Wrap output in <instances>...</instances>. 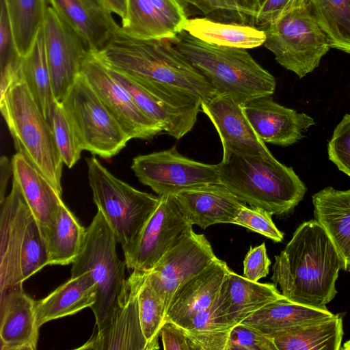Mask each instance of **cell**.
Returning <instances> with one entry per match:
<instances>
[{
  "label": "cell",
  "instance_id": "obj_1",
  "mask_svg": "<svg viewBox=\"0 0 350 350\" xmlns=\"http://www.w3.org/2000/svg\"><path fill=\"white\" fill-rule=\"evenodd\" d=\"M342 261L324 228L316 219L302 223L275 256L271 280L288 299L326 308L336 296Z\"/></svg>",
  "mask_w": 350,
  "mask_h": 350
},
{
  "label": "cell",
  "instance_id": "obj_2",
  "mask_svg": "<svg viewBox=\"0 0 350 350\" xmlns=\"http://www.w3.org/2000/svg\"><path fill=\"white\" fill-rule=\"evenodd\" d=\"M107 67L140 83L178 88L206 100L217 90L168 39L143 40L120 27L102 49L92 53Z\"/></svg>",
  "mask_w": 350,
  "mask_h": 350
},
{
  "label": "cell",
  "instance_id": "obj_3",
  "mask_svg": "<svg viewBox=\"0 0 350 350\" xmlns=\"http://www.w3.org/2000/svg\"><path fill=\"white\" fill-rule=\"evenodd\" d=\"M215 87L244 106L275 90L274 77L263 68L247 49L204 42L183 30L169 40Z\"/></svg>",
  "mask_w": 350,
  "mask_h": 350
},
{
  "label": "cell",
  "instance_id": "obj_4",
  "mask_svg": "<svg viewBox=\"0 0 350 350\" xmlns=\"http://www.w3.org/2000/svg\"><path fill=\"white\" fill-rule=\"evenodd\" d=\"M218 165L219 182L252 207L271 215L290 213L307 191L291 167L269 158L232 154Z\"/></svg>",
  "mask_w": 350,
  "mask_h": 350
},
{
  "label": "cell",
  "instance_id": "obj_5",
  "mask_svg": "<svg viewBox=\"0 0 350 350\" xmlns=\"http://www.w3.org/2000/svg\"><path fill=\"white\" fill-rule=\"evenodd\" d=\"M0 109L13 138L23 154L62 194L63 161L51 126L20 77L1 96Z\"/></svg>",
  "mask_w": 350,
  "mask_h": 350
},
{
  "label": "cell",
  "instance_id": "obj_6",
  "mask_svg": "<svg viewBox=\"0 0 350 350\" xmlns=\"http://www.w3.org/2000/svg\"><path fill=\"white\" fill-rule=\"evenodd\" d=\"M85 160L94 203L126 256L157 208L159 196L137 190L116 178L94 156Z\"/></svg>",
  "mask_w": 350,
  "mask_h": 350
},
{
  "label": "cell",
  "instance_id": "obj_7",
  "mask_svg": "<svg viewBox=\"0 0 350 350\" xmlns=\"http://www.w3.org/2000/svg\"><path fill=\"white\" fill-rule=\"evenodd\" d=\"M116 239L102 213L98 211L86 228L83 248L72 263L71 277L89 271L97 286L93 311L96 328L112 315L126 288L125 261L118 257Z\"/></svg>",
  "mask_w": 350,
  "mask_h": 350
},
{
  "label": "cell",
  "instance_id": "obj_8",
  "mask_svg": "<svg viewBox=\"0 0 350 350\" xmlns=\"http://www.w3.org/2000/svg\"><path fill=\"white\" fill-rule=\"evenodd\" d=\"M264 46L276 62L299 78L312 72L329 51L327 39L307 1L288 10L264 29Z\"/></svg>",
  "mask_w": 350,
  "mask_h": 350
},
{
  "label": "cell",
  "instance_id": "obj_9",
  "mask_svg": "<svg viewBox=\"0 0 350 350\" xmlns=\"http://www.w3.org/2000/svg\"><path fill=\"white\" fill-rule=\"evenodd\" d=\"M61 104L83 150L107 159L131 140L81 74Z\"/></svg>",
  "mask_w": 350,
  "mask_h": 350
},
{
  "label": "cell",
  "instance_id": "obj_10",
  "mask_svg": "<svg viewBox=\"0 0 350 350\" xmlns=\"http://www.w3.org/2000/svg\"><path fill=\"white\" fill-rule=\"evenodd\" d=\"M107 68L111 76L129 92L139 108L161 124L168 135L179 139L193 127L201 109L202 100L199 97L166 85L139 83Z\"/></svg>",
  "mask_w": 350,
  "mask_h": 350
},
{
  "label": "cell",
  "instance_id": "obj_11",
  "mask_svg": "<svg viewBox=\"0 0 350 350\" xmlns=\"http://www.w3.org/2000/svg\"><path fill=\"white\" fill-rule=\"evenodd\" d=\"M131 170L137 179L159 196L175 195L193 188L219 183L218 165L201 163L170 149L140 154L133 159Z\"/></svg>",
  "mask_w": 350,
  "mask_h": 350
},
{
  "label": "cell",
  "instance_id": "obj_12",
  "mask_svg": "<svg viewBox=\"0 0 350 350\" xmlns=\"http://www.w3.org/2000/svg\"><path fill=\"white\" fill-rule=\"evenodd\" d=\"M159 202L143 228L131 251L124 256L128 269L150 271L175 246L193 224L173 194L159 196Z\"/></svg>",
  "mask_w": 350,
  "mask_h": 350
},
{
  "label": "cell",
  "instance_id": "obj_13",
  "mask_svg": "<svg viewBox=\"0 0 350 350\" xmlns=\"http://www.w3.org/2000/svg\"><path fill=\"white\" fill-rule=\"evenodd\" d=\"M81 74L130 139H150L164 131L139 108L129 92L92 53H88Z\"/></svg>",
  "mask_w": 350,
  "mask_h": 350
},
{
  "label": "cell",
  "instance_id": "obj_14",
  "mask_svg": "<svg viewBox=\"0 0 350 350\" xmlns=\"http://www.w3.org/2000/svg\"><path fill=\"white\" fill-rule=\"evenodd\" d=\"M43 33L55 98L62 103L81 75L89 51L81 38L52 7L47 8Z\"/></svg>",
  "mask_w": 350,
  "mask_h": 350
},
{
  "label": "cell",
  "instance_id": "obj_15",
  "mask_svg": "<svg viewBox=\"0 0 350 350\" xmlns=\"http://www.w3.org/2000/svg\"><path fill=\"white\" fill-rule=\"evenodd\" d=\"M216 258L205 236L191 229L146 272L150 284L163 299L166 311L176 290Z\"/></svg>",
  "mask_w": 350,
  "mask_h": 350
},
{
  "label": "cell",
  "instance_id": "obj_16",
  "mask_svg": "<svg viewBox=\"0 0 350 350\" xmlns=\"http://www.w3.org/2000/svg\"><path fill=\"white\" fill-rule=\"evenodd\" d=\"M232 97L217 94L201 102L202 111L208 117L219 136L222 161L232 154L269 158L273 154L256 135L243 111Z\"/></svg>",
  "mask_w": 350,
  "mask_h": 350
},
{
  "label": "cell",
  "instance_id": "obj_17",
  "mask_svg": "<svg viewBox=\"0 0 350 350\" xmlns=\"http://www.w3.org/2000/svg\"><path fill=\"white\" fill-rule=\"evenodd\" d=\"M142 274V271L133 270L124 295L111 317L100 327H95L90 339L77 349L148 350L137 297Z\"/></svg>",
  "mask_w": 350,
  "mask_h": 350
},
{
  "label": "cell",
  "instance_id": "obj_18",
  "mask_svg": "<svg viewBox=\"0 0 350 350\" xmlns=\"http://www.w3.org/2000/svg\"><path fill=\"white\" fill-rule=\"evenodd\" d=\"M284 297L275 284L251 281L230 269L211 314L220 328L231 329L267 304Z\"/></svg>",
  "mask_w": 350,
  "mask_h": 350
},
{
  "label": "cell",
  "instance_id": "obj_19",
  "mask_svg": "<svg viewBox=\"0 0 350 350\" xmlns=\"http://www.w3.org/2000/svg\"><path fill=\"white\" fill-rule=\"evenodd\" d=\"M0 295L23 286L21 251L27 224L33 215L17 184L0 203Z\"/></svg>",
  "mask_w": 350,
  "mask_h": 350
},
{
  "label": "cell",
  "instance_id": "obj_20",
  "mask_svg": "<svg viewBox=\"0 0 350 350\" xmlns=\"http://www.w3.org/2000/svg\"><path fill=\"white\" fill-rule=\"evenodd\" d=\"M243 108L258 138L277 146L293 145L315 124L310 116L277 103L271 96L254 99Z\"/></svg>",
  "mask_w": 350,
  "mask_h": 350
},
{
  "label": "cell",
  "instance_id": "obj_21",
  "mask_svg": "<svg viewBox=\"0 0 350 350\" xmlns=\"http://www.w3.org/2000/svg\"><path fill=\"white\" fill-rule=\"evenodd\" d=\"M230 269L224 260H214L174 292L165 313V321L185 327L196 316L211 312L220 286Z\"/></svg>",
  "mask_w": 350,
  "mask_h": 350
},
{
  "label": "cell",
  "instance_id": "obj_22",
  "mask_svg": "<svg viewBox=\"0 0 350 350\" xmlns=\"http://www.w3.org/2000/svg\"><path fill=\"white\" fill-rule=\"evenodd\" d=\"M36 301L23 286L0 295V349L35 350L39 337Z\"/></svg>",
  "mask_w": 350,
  "mask_h": 350
},
{
  "label": "cell",
  "instance_id": "obj_23",
  "mask_svg": "<svg viewBox=\"0 0 350 350\" xmlns=\"http://www.w3.org/2000/svg\"><path fill=\"white\" fill-rule=\"evenodd\" d=\"M58 15L81 38L89 53L102 49L120 26L99 0H49Z\"/></svg>",
  "mask_w": 350,
  "mask_h": 350
},
{
  "label": "cell",
  "instance_id": "obj_24",
  "mask_svg": "<svg viewBox=\"0 0 350 350\" xmlns=\"http://www.w3.org/2000/svg\"><path fill=\"white\" fill-rule=\"evenodd\" d=\"M189 220L202 229L232 224L245 202L221 183L210 184L174 195Z\"/></svg>",
  "mask_w": 350,
  "mask_h": 350
},
{
  "label": "cell",
  "instance_id": "obj_25",
  "mask_svg": "<svg viewBox=\"0 0 350 350\" xmlns=\"http://www.w3.org/2000/svg\"><path fill=\"white\" fill-rule=\"evenodd\" d=\"M12 163L13 180L17 184L42 232L51 230L56 222L63 202L62 194L23 154L17 152Z\"/></svg>",
  "mask_w": 350,
  "mask_h": 350
},
{
  "label": "cell",
  "instance_id": "obj_26",
  "mask_svg": "<svg viewBox=\"0 0 350 350\" xmlns=\"http://www.w3.org/2000/svg\"><path fill=\"white\" fill-rule=\"evenodd\" d=\"M315 219L324 228L350 271V189L327 187L312 196Z\"/></svg>",
  "mask_w": 350,
  "mask_h": 350
},
{
  "label": "cell",
  "instance_id": "obj_27",
  "mask_svg": "<svg viewBox=\"0 0 350 350\" xmlns=\"http://www.w3.org/2000/svg\"><path fill=\"white\" fill-rule=\"evenodd\" d=\"M326 308H315L296 303L286 297L262 307L242 323L273 338L299 327L332 317Z\"/></svg>",
  "mask_w": 350,
  "mask_h": 350
},
{
  "label": "cell",
  "instance_id": "obj_28",
  "mask_svg": "<svg viewBox=\"0 0 350 350\" xmlns=\"http://www.w3.org/2000/svg\"><path fill=\"white\" fill-rule=\"evenodd\" d=\"M97 286L89 271L71 277L42 299L36 301V315L40 327L51 320L91 308L96 300Z\"/></svg>",
  "mask_w": 350,
  "mask_h": 350
},
{
  "label": "cell",
  "instance_id": "obj_29",
  "mask_svg": "<svg viewBox=\"0 0 350 350\" xmlns=\"http://www.w3.org/2000/svg\"><path fill=\"white\" fill-rule=\"evenodd\" d=\"M183 30L211 44L239 49H253L264 44L266 33L253 25L222 23L206 17L187 18Z\"/></svg>",
  "mask_w": 350,
  "mask_h": 350
},
{
  "label": "cell",
  "instance_id": "obj_30",
  "mask_svg": "<svg viewBox=\"0 0 350 350\" xmlns=\"http://www.w3.org/2000/svg\"><path fill=\"white\" fill-rule=\"evenodd\" d=\"M20 72L39 110L49 122L57 101L46 56L43 27L29 52L22 57Z\"/></svg>",
  "mask_w": 350,
  "mask_h": 350
},
{
  "label": "cell",
  "instance_id": "obj_31",
  "mask_svg": "<svg viewBox=\"0 0 350 350\" xmlns=\"http://www.w3.org/2000/svg\"><path fill=\"white\" fill-rule=\"evenodd\" d=\"M342 336V318L337 314L272 338L277 350H339Z\"/></svg>",
  "mask_w": 350,
  "mask_h": 350
},
{
  "label": "cell",
  "instance_id": "obj_32",
  "mask_svg": "<svg viewBox=\"0 0 350 350\" xmlns=\"http://www.w3.org/2000/svg\"><path fill=\"white\" fill-rule=\"evenodd\" d=\"M86 228L66 204H61L53 227L42 232L49 254V265L72 264L83 246Z\"/></svg>",
  "mask_w": 350,
  "mask_h": 350
},
{
  "label": "cell",
  "instance_id": "obj_33",
  "mask_svg": "<svg viewBox=\"0 0 350 350\" xmlns=\"http://www.w3.org/2000/svg\"><path fill=\"white\" fill-rule=\"evenodd\" d=\"M121 29L138 39L174 38L178 31L150 0H129Z\"/></svg>",
  "mask_w": 350,
  "mask_h": 350
},
{
  "label": "cell",
  "instance_id": "obj_34",
  "mask_svg": "<svg viewBox=\"0 0 350 350\" xmlns=\"http://www.w3.org/2000/svg\"><path fill=\"white\" fill-rule=\"evenodd\" d=\"M330 48L350 54V0H306Z\"/></svg>",
  "mask_w": 350,
  "mask_h": 350
},
{
  "label": "cell",
  "instance_id": "obj_35",
  "mask_svg": "<svg viewBox=\"0 0 350 350\" xmlns=\"http://www.w3.org/2000/svg\"><path fill=\"white\" fill-rule=\"evenodd\" d=\"M16 46L21 57L31 50L42 28L47 0H5Z\"/></svg>",
  "mask_w": 350,
  "mask_h": 350
},
{
  "label": "cell",
  "instance_id": "obj_36",
  "mask_svg": "<svg viewBox=\"0 0 350 350\" xmlns=\"http://www.w3.org/2000/svg\"><path fill=\"white\" fill-rule=\"evenodd\" d=\"M140 323L148 350L159 349L160 331L165 322L166 309L163 299L150 284L142 271L137 291Z\"/></svg>",
  "mask_w": 350,
  "mask_h": 350
},
{
  "label": "cell",
  "instance_id": "obj_37",
  "mask_svg": "<svg viewBox=\"0 0 350 350\" xmlns=\"http://www.w3.org/2000/svg\"><path fill=\"white\" fill-rule=\"evenodd\" d=\"M21 264L23 282L49 265V254L45 239L33 215L30 217L25 228Z\"/></svg>",
  "mask_w": 350,
  "mask_h": 350
},
{
  "label": "cell",
  "instance_id": "obj_38",
  "mask_svg": "<svg viewBox=\"0 0 350 350\" xmlns=\"http://www.w3.org/2000/svg\"><path fill=\"white\" fill-rule=\"evenodd\" d=\"M49 123L62 159L71 168L80 159L83 148L61 103L57 102Z\"/></svg>",
  "mask_w": 350,
  "mask_h": 350
},
{
  "label": "cell",
  "instance_id": "obj_39",
  "mask_svg": "<svg viewBox=\"0 0 350 350\" xmlns=\"http://www.w3.org/2000/svg\"><path fill=\"white\" fill-rule=\"evenodd\" d=\"M0 8L1 74H8L20 69L22 57L16 46L5 0H0Z\"/></svg>",
  "mask_w": 350,
  "mask_h": 350
},
{
  "label": "cell",
  "instance_id": "obj_40",
  "mask_svg": "<svg viewBox=\"0 0 350 350\" xmlns=\"http://www.w3.org/2000/svg\"><path fill=\"white\" fill-rule=\"evenodd\" d=\"M271 215L262 208L244 205L239 210L234 224L246 228L279 243L282 241L284 234L276 227Z\"/></svg>",
  "mask_w": 350,
  "mask_h": 350
},
{
  "label": "cell",
  "instance_id": "obj_41",
  "mask_svg": "<svg viewBox=\"0 0 350 350\" xmlns=\"http://www.w3.org/2000/svg\"><path fill=\"white\" fill-rule=\"evenodd\" d=\"M226 350H277L272 338L243 323L229 332Z\"/></svg>",
  "mask_w": 350,
  "mask_h": 350
},
{
  "label": "cell",
  "instance_id": "obj_42",
  "mask_svg": "<svg viewBox=\"0 0 350 350\" xmlns=\"http://www.w3.org/2000/svg\"><path fill=\"white\" fill-rule=\"evenodd\" d=\"M327 150L329 160L350 176V113L345 115L336 126Z\"/></svg>",
  "mask_w": 350,
  "mask_h": 350
},
{
  "label": "cell",
  "instance_id": "obj_43",
  "mask_svg": "<svg viewBox=\"0 0 350 350\" xmlns=\"http://www.w3.org/2000/svg\"><path fill=\"white\" fill-rule=\"evenodd\" d=\"M270 265L265 243L250 247L243 260V277L258 282L269 274Z\"/></svg>",
  "mask_w": 350,
  "mask_h": 350
},
{
  "label": "cell",
  "instance_id": "obj_44",
  "mask_svg": "<svg viewBox=\"0 0 350 350\" xmlns=\"http://www.w3.org/2000/svg\"><path fill=\"white\" fill-rule=\"evenodd\" d=\"M230 330L187 332L192 350H226Z\"/></svg>",
  "mask_w": 350,
  "mask_h": 350
},
{
  "label": "cell",
  "instance_id": "obj_45",
  "mask_svg": "<svg viewBox=\"0 0 350 350\" xmlns=\"http://www.w3.org/2000/svg\"><path fill=\"white\" fill-rule=\"evenodd\" d=\"M306 0H265L260 5L254 24L263 29L284 13Z\"/></svg>",
  "mask_w": 350,
  "mask_h": 350
},
{
  "label": "cell",
  "instance_id": "obj_46",
  "mask_svg": "<svg viewBox=\"0 0 350 350\" xmlns=\"http://www.w3.org/2000/svg\"><path fill=\"white\" fill-rule=\"evenodd\" d=\"M160 336L165 350H192L187 330L173 322L163 323Z\"/></svg>",
  "mask_w": 350,
  "mask_h": 350
},
{
  "label": "cell",
  "instance_id": "obj_47",
  "mask_svg": "<svg viewBox=\"0 0 350 350\" xmlns=\"http://www.w3.org/2000/svg\"><path fill=\"white\" fill-rule=\"evenodd\" d=\"M179 32L187 20V12L178 0H150Z\"/></svg>",
  "mask_w": 350,
  "mask_h": 350
},
{
  "label": "cell",
  "instance_id": "obj_48",
  "mask_svg": "<svg viewBox=\"0 0 350 350\" xmlns=\"http://www.w3.org/2000/svg\"><path fill=\"white\" fill-rule=\"evenodd\" d=\"M215 12L220 13L237 23H251L243 0H210Z\"/></svg>",
  "mask_w": 350,
  "mask_h": 350
},
{
  "label": "cell",
  "instance_id": "obj_49",
  "mask_svg": "<svg viewBox=\"0 0 350 350\" xmlns=\"http://www.w3.org/2000/svg\"><path fill=\"white\" fill-rule=\"evenodd\" d=\"M12 174H13L12 161L5 156H1L0 159V203L5 198L7 185Z\"/></svg>",
  "mask_w": 350,
  "mask_h": 350
},
{
  "label": "cell",
  "instance_id": "obj_50",
  "mask_svg": "<svg viewBox=\"0 0 350 350\" xmlns=\"http://www.w3.org/2000/svg\"><path fill=\"white\" fill-rule=\"evenodd\" d=\"M183 5L185 10L187 8L198 11L202 14H209L215 12L210 0H178ZM187 12V11H186Z\"/></svg>",
  "mask_w": 350,
  "mask_h": 350
},
{
  "label": "cell",
  "instance_id": "obj_51",
  "mask_svg": "<svg viewBox=\"0 0 350 350\" xmlns=\"http://www.w3.org/2000/svg\"><path fill=\"white\" fill-rule=\"evenodd\" d=\"M111 13H114L123 19L126 14L129 0H99Z\"/></svg>",
  "mask_w": 350,
  "mask_h": 350
},
{
  "label": "cell",
  "instance_id": "obj_52",
  "mask_svg": "<svg viewBox=\"0 0 350 350\" xmlns=\"http://www.w3.org/2000/svg\"><path fill=\"white\" fill-rule=\"evenodd\" d=\"M243 2L248 12L251 23L254 25L256 17L260 7V0H243Z\"/></svg>",
  "mask_w": 350,
  "mask_h": 350
},
{
  "label": "cell",
  "instance_id": "obj_53",
  "mask_svg": "<svg viewBox=\"0 0 350 350\" xmlns=\"http://www.w3.org/2000/svg\"><path fill=\"white\" fill-rule=\"evenodd\" d=\"M340 349L342 350H350V340H347L342 346L340 347Z\"/></svg>",
  "mask_w": 350,
  "mask_h": 350
},
{
  "label": "cell",
  "instance_id": "obj_54",
  "mask_svg": "<svg viewBox=\"0 0 350 350\" xmlns=\"http://www.w3.org/2000/svg\"><path fill=\"white\" fill-rule=\"evenodd\" d=\"M265 0H260V5L262 3V2L264 1Z\"/></svg>",
  "mask_w": 350,
  "mask_h": 350
}]
</instances>
